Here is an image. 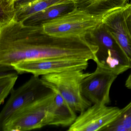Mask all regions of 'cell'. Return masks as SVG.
Wrapping results in <instances>:
<instances>
[{
    "label": "cell",
    "instance_id": "14",
    "mask_svg": "<svg viewBox=\"0 0 131 131\" xmlns=\"http://www.w3.org/2000/svg\"><path fill=\"white\" fill-rule=\"evenodd\" d=\"M102 131H131V101L121 109L118 117Z\"/></svg>",
    "mask_w": 131,
    "mask_h": 131
},
{
    "label": "cell",
    "instance_id": "17",
    "mask_svg": "<svg viewBox=\"0 0 131 131\" xmlns=\"http://www.w3.org/2000/svg\"><path fill=\"white\" fill-rule=\"evenodd\" d=\"M130 2L131 3V0H130ZM127 23L129 29L131 34V5L127 16Z\"/></svg>",
    "mask_w": 131,
    "mask_h": 131
},
{
    "label": "cell",
    "instance_id": "3",
    "mask_svg": "<svg viewBox=\"0 0 131 131\" xmlns=\"http://www.w3.org/2000/svg\"><path fill=\"white\" fill-rule=\"evenodd\" d=\"M84 70H69L42 76V80L49 86L55 88L76 112H82L92 105L81 90V84L89 73Z\"/></svg>",
    "mask_w": 131,
    "mask_h": 131
},
{
    "label": "cell",
    "instance_id": "5",
    "mask_svg": "<svg viewBox=\"0 0 131 131\" xmlns=\"http://www.w3.org/2000/svg\"><path fill=\"white\" fill-rule=\"evenodd\" d=\"M52 92L41 78L33 75L28 81L19 88L14 89L10 93L9 99L0 113V126L17 111Z\"/></svg>",
    "mask_w": 131,
    "mask_h": 131
},
{
    "label": "cell",
    "instance_id": "16",
    "mask_svg": "<svg viewBox=\"0 0 131 131\" xmlns=\"http://www.w3.org/2000/svg\"><path fill=\"white\" fill-rule=\"evenodd\" d=\"M18 78L15 73L1 72L0 75V105L4 103L6 98L11 92Z\"/></svg>",
    "mask_w": 131,
    "mask_h": 131
},
{
    "label": "cell",
    "instance_id": "9",
    "mask_svg": "<svg viewBox=\"0 0 131 131\" xmlns=\"http://www.w3.org/2000/svg\"><path fill=\"white\" fill-rule=\"evenodd\" d=\"M128 3L111 10L103 19V26L131 62V34L127 23L131 6Z\"/></svg>",
    "mask_w": 131,
    "mask_h": 131
},
{
    "label": "cell",
    "instance_id": "7",
    "mask_svg": "<svg viewBox=\"0 0 131 131\" xmlns=\"http://www.w3.org/2000/svg\"><path fill=\"white\" fill-rule=\"evenodd\" d=\"M121 109L104 104H94L80 113L68 131H102L113 122L120 113Z\"/></svg>",
    "mask_w": 131,
    "mask_h": 131
},
{
    "label": "cell",
    "instance_id": "2",
    "mask_svg": "<svg viewBox=\"0 0 131 131\" xmlns=\"http://www.w3.org/2000/svg\"><path fill=\"white\" fill-rule=\"evenodd\" d=\"M103 17L91 14L76 6L70 12L43 24L41 27L44 33L53 37L85 38L94 36L102 27Z\"/></svg>",
    "mask_w": 131,
    "mask_h": 131
},
{
    "label": "cell",
    "instance_id": "13",
    "mask_svg": "<svg viewBox=\"0 0 131 131\" xmlns=\"http://www.w3.org/2000/svg\"><path fill=\"white\" fill-rule=\"evenodd\" d=\"M61 0H19L15 2L17 21L23 23L32 15Z\"/></svg>",
    "mask_w": 131,
    "mask_h": 131
},
{
    "label": "cell",
    "instance_id": "15",
    "mask_svg": "<svg viewBox=\"0 0 131 131\" xmlns=\"http://www.w3.org/2000/svg\"><path fill=\"white\" fill-rule=\"evenodd\" d=\"M17 21L15 2L0 0V29Z\"/></svg>",
    "mask_w": 131,
    "mask_h": 131
},
{
    "label": "cell",
    "instance_id": "18",
    "mask_svg": "<svg viewBox=\"0 0 131 131\" xmlns=\"http://www.w3.org/2000/svg\"><path fill=\"white\" fill-rule=\"evenodd\" d=\"M126 82L127 83V84L131 86V72H130V74H129V75L128 77L127 78V79L126 80Z\"/></svg>",
    "mask_w": 131,
    "mask_h": 131
},
{
    "label": "cell",
    "instance_id": "19",
    "mask_svg": "<svg viewBox=\"0 0 131 131\" xmlns=\"http://www.w3.org/2000/svg\"><path fill=\"white\" fill-rule=\"evenodd\" d=\"M19 1V0H14V2H15H15H16V1Z\"/></svg>",
    "mask_w": 131,
    "mask_h": 131
},
{
    "label": "cell",
    "instance_id": "4",
    "mask_svg": "<svg viewBox=\"0 0 131 131\" xmlns=\"http://www.w3.org/2000/svg\"><path fill=\"white\" fill-rule=\"evenodd\" d=\"M55 97L52 92L22 108L13 114L3 125V131H29L47 125L48 108Z\"/></svg>",
    "mask_w": 131,
    "mask_h": 131
},
{
    "label": "cell",
    "instance_id": "1",
    "mask_svg": "<svg viewBox=\"0 0 131 131\" xmlns=\"http://www.w3.org/2000/svg\"><path fill=\"white\" fill-rule=\"evenodd\" d=\"M99 45L90 37L61 38L43 32L41 26L16 21L0 29L1 72L22 61L69 58L94 61Z\"/></svg>",
    "mask_w": 131,
    "mask_h": 131
},
{
    "label": "cell",
    "instance_id": "8",
    "mask_svg": "<svg viewBox=\"0 0 131 131\" xmlns=\"http://www.w3.org/2000/svg\"><path fill=\"white\" fill-rule=\"evenodd\" d=\"M117 77L112 71L97 66L82 82L83 95L93 104L107 105L110 102L111 86Z\"/></svg>",
    "mask_w": 131,
    "mask_h": 131
},
{
    "label": "cell",
    "instance_id": "11",
    "mask_svg": "<svg viewBox=\"0 0 131 131\" xmlns=\"http://www.w3.org/2000/svg\"><path fill=\"white\" fill-rule=\"evenodd\" d=\"M76 7L73 0H61L32 15L23 23L27 26H41L73 10Z\"/></svg>",
    "mask_w": 131,
    "mask_h": 131
},
{
    "label": "cell",
    "instance_id": "20",
    "mask_svg": "<svg viewBox=\"0 0 131 131\" xmlns=\"http://www.w3.org/2000/svg\"><path fill=\"white\" fill-rule=\"evenodd\" d=\"M11 1H13L14 2V0H11Z\"/></svg>",
    "mask_w": 131,
    "mask_h": 131
},
{
    "label": "cell",
    "instance_id": "6",
    "mask_svg": "<svg viewBox=\"0 0 131 131\" xmlns=\"http://www.w3.org/2000/svg\"><path fill=\"white\" fill-rule=\"evenodd\" d=\"M89 61L74 58H60L22 61L12 66L13 70L19 74L30 73L39 76L69 70H84Z\"/></svg>",
    "mask_w": 131,
    "mask_h": 131
},
{
    "label": "cell",
    "instance_id": "10",
    "mask_svg": "<svg viewBox=\"0 0 131 131\" xmlns=\"http://www.w3.org/2000/svg\"><path fill=\"white\" fill-rule=\"evenodd\" d=\"M49 87L55 93V97L48 108L47 125L70 126L77 117L76 112L57 90Z\"/></svg>",
    "mask_w": 131,
    "mask_h": 131
},
{
    "label": "cell",
    "instance_id": "12",
    "mask_svg": "<svg viewBox=\"0 0 131 131\" xmlns=\"http://www.w3.org/2000/svg\"><path fill=\"white\" fill-rule=\"evenodd\" d=\"M76 6L88 13L103 17L111 10L128 3L130 0H73Z\"/></svg>",
    "mask_w": 131,
    "mask_h": 131
}]
</instances>
